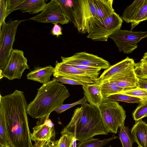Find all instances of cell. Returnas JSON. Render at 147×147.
Returning a JSON list of instances; mask_svg holds the SVG:
<instances>
[{
	"mask_svg": "<svg viewBox=\"0 0 147 147\" xmlns=\"http://www.w3.org/2000/svg\"><path fill=\"white\" fill-rule=\"evenodd\" d=\"M118 137L113 135L112 137L108 139L101 140L93 138L87 140L80 142L76 147H102L109 143V141L117 138Z\"/></svg>",
	"mask_w": 147,
	"mask_h": 147,
	"instance_id": "cb8c5ba5",
	"label": "cell"
},
{
	"mask_svg": "<svg viewBox=\"0 0 147 147\" xmlns=\"http://www.w3.org/2000/svg\"><path fill=\"white\" fill-rule=\"evenodd\" d=\"M28 20L54 24L59 23L63 25L69 22L56 0L51 1L40 13Z\"/></svg>",
	"mask_w": 147,
	"mask_h": 147,
	"instance_id": "8fae6325",
	"label": "cell"
},
{
	"mask_svg": "<svg viewBox=\"0 0 147 147\" xmlns=\"http://www.w3.org/2000/svg\"><path fill=\"white\" fill-rule=\"evenodd\" d=\"M23 20L4 22L0 30V70H3L10 56L18 25Z\"/></svg>",
	"mask_w": 147,
	"mask_h": 147,
	"instance_id": "52a82bcc",
	"label": "cell"
},
{
	"mask_svg": "<svg viewBox=\"0 0 147 147\" xmlns=\"http://www.w3.org/2000/svg\"><path fill=\"white\" fill-rule=\"evenodd\" d=\"M98 108L107 133L116 134L118 128L124 125L126 112L117 101L103 98Z\"/></svg>",
	"mask_w": 147,
	"mask_h": 147,
	"instance_id": "277c9868",
	"label": "cell"
},
{
	"mask_svg": "<svg viewBox=\"0 0 147 147\" xmlns=\"http://www.w3.org/2000/svg\"><path fill=\"white\" fill-rule=\"evenodd\" d=\"M47 4L45 0H25L15 10H20L23 13L36 14L42 11Z\"/></svg>",
	"mask_w": 147,
	"mask_h": 147,
	"instance_id": "d6986e66",
	"label": "cell"
},
{
	"mask_svg": "<svg viewBox=\"0 0 147 147\" xmlns=\"http://www.w3.org/2000/svg\"><path fill=\"white\" fill-rule=\"evenodd\" d=\"M51 33L53 35H56L57 37H58L62 34L61 27L57 24H54L51 30Z\"/></svg>",
	"mask_w": 147,
	"mask_h": 147,
	"instance_id": "74e56055",
	"label": "cell"
},
{
	"mask_svg": "<svg viewBox=\"0 0 147 147\" xmlns=\"http://www.w3.org/2000/svg\"><path fill=\"white\" fill-rule=\"evenodd\" d=\"M101 92L104 99L113 94L119 93L123 90L115 83L107 81L101 84Z\"/></svg>",
	"mask_w": 147,
	"mask_h": 147,
	"instance_id": "7402d4cb",
	"label": "cell"
},
{
	"mask_svg": "<svg viewBox=\"0 0 147 147\" xmlns=\"http://www.w3.org/2000/svg\"><path fill=\"white\" fill-rule=\"evenodd\" d=\"M71 147H72V146H71Z\"/></svg>",
	"mask_w": 147,
	"mask_h": 147,
	"instance_id": "ee69618b",
	"label": "cell"
},
{
	"mask_svg": "<svg viewBox=\"0 0 147 147\" xmlns=\"http://www.w3.org/2000/svg\"><path fill=\"white\" fill-rule=\"evenodd\" d=\"M147 100V91L145 89L138 87L130 90H123L120 92Z\"/></svg>",
	"mask_w": 147,
	"mask_h": 147,
	"instance_id": "f546056e",
	"label": "cell"
},
{
	"mask_svg": "<svg viewBox=\"0 0 147 147\" xmlns=\"http://www.w3.org/2000/svg\"><path fill=\"white\" fill-rule=\"evenodd\" d=\"M145 0H135L125 8L123 13L122 19L127 23H131Z\"/></svg>",
	"mask_w": 147,
	"mask_h": 147,
	"instance_id": "44dd1931",
	"label": "cell"
},
{
	"mask_svg": "<svg viewBox=\"0 0 147 147\" xmlns=\"http://www.w3.org/2000/svg\"><path fill=\"white\" fill-rule=\"evenodd\" d=\"M123 22L121 18L115 12L104 19L94 18L87 37L95 41L107 42L110 36L121 29Z\"/></svg>",
	"mask_w": 147,
	"mask_h": 147,
	"instance_id": "5b68a950",
	"label": "cell"
},
{
	"mask_svg": "<svg viewBox=\"0 0 147 147\" xmlns=\"http://www.w3.org/2000/svg\"><path fill=\"white\" fill-rule=\"evenodd\" d=\"M107 99L116 101L139 104L144 101H146L140 98L121 93H118L111 95L108 96Z\"/></svg>",
	"mask_w": 147,
	"mask_h": 147,
	"instance_id": "d4e9b609",
	"label": "cell"
},
{
	"mask_svg": "<svg viewBox=\"0 0 147 147\" xmlns=\"http://www.w3.org/2000/svg\"><path fill=\"white\" fill-rule=\"evenodd\" d=\"M138 86L145 89L147 91V79L138 78Z\"/></svg>",
	"mask_w": 147,
	"mask_h": 147,
	"instance_id": "f35d334b",
	"label": "cell"
},
{
	"mask_svg": "<svg viewBox=\"0 0 147 147\" xmlns=\"http://www.w3.org/2000/svg\"><path fill=\"white\" fill-rule=\"evenodd\" d=\"M140 62L143 63H147V52L144 54Z\"/></svg>",
	"mask_w": 147,
	"mask_h": 147,
	"instance_id": "ab89813d",
	"label": "cell"
},
{
	"mask_svg": "<svg viewBox=\"0 0 147 147\" xmlns=\"http://www.w3.org/2000/svg\"><path fill=\"white\" fill-rule=\"evenodd\" d=\"M7 0H0V30L6 18L8 15L7 8Z\"/></svg>",
	"mask_w": 147,
	"mask_h": 147,
	"instance_id": "836d02e7",
	"label": "cell"
},
{
	"mask_svg": "<svg viewBox=\"0 0 147 147\" xmlns=\"http://www.w3.org/2000/svg\"><path fill=\"white\" fill-rule=\"evenodd\" d=\"M134 70L139 78L147 79V65L140 62L134 64Z\"/></svg>",
	"mask_w": 147,
	"mask_h": 147,
	"instance_id": "1f68e13d",
	"label": "cell"
},
{
	"mask_svg": "<svg viewBox=\"0 0 147 147\" xmlns=\"http://www.w3.org/2000/svg\"><path fill=\"white\" fill-rule=\"evenodd\" d=\"M143 64H146V65H147V63H143Z\"/></svg>",
	"mask_w": 147,
	"mask_h": 147,
	"instance_id": "60d3db41",
	"label": "cell"
},
{
	"mask_svg": "<svg viewBox=\"0 0 147 147\" xmlns=\"http://www.w3.org/2000/svg\"><path fill=\"white\" fill-rule=\"evenodd\" d=\"M84 94L89 104L98 107L103 98L101 92V84L96 81L95 83L83 85Z\"/></svg>",
	"mask_w": 147,
	"mask_h": 147,
	"instance_id": "2e32d148",
	"label": "cell"
},
{
	"mask_svg": "<svg viewBox=\"0 0 147 147\" xmlns=\"http://www.w3.org/2000/svg\"><path fill=\"white\" fill-rule=\"evenodd\" d=\"M73 14L74 26L82 34L89 33L92 19H99L94 0H73Z\"/></svg>",
	"mask_w": 147,
	"mask_h": 147,
	"instance_id": "8992f818",
	"label": "cell"
},
{
	"mask_svg": "<svg viewBox=\"0 0 147 147\" xmlns=\"http://www.w3.org/2000/svg\"><path fill=\"white\" fill-rule=\"evenodd\" d=\"M134 60L128 57L106 69L98 78L97 82L101 84L113 76L122 72L134 66Z\"/></svg>",
	"mask_w": 147,
	"mask_h": 147,
	"instance_id": "9a60e30c",
	"label": "cell"
},
{
	"mask_svg": "<svg viewBox=\"0 0 147 147\" xmlns=\"http://www.w3.org/2000/svg\"><path fill=\"white\" fill-rule=\"evenodd\" d=\"M54 68L51 65L45 67H37L27 74V79L43 84H45L50 81Z\"/></svg>",
	"mask_w": 147,
	"mask_h": 147,
	"instance_id": "ac0fdd59",
	"label": "cell"
},
{
	"mask_svg": "<svg viewBox=\"0 0 147 147\" xmlns=\"http://www.w3.org/2000/svg\"><path fill=\"white\" fill-rule=\"evenodd\" d=\"M53 75L55 77H62L70 78L82 83L84 85L94 84L98 78L87 72L71 65L56 61Z\"/></svg>",
	"mask_w": 147,
	"mask_h": 147,
	"instance_id": "30bf717a",
	"label": "cell"
},
{
	"mask_svg": "<svg viewBox=\"0 0 147 147\" xmlns=\"http://www.w3.org/2000/svg\"><path fill=\"white\" fill-rule=\"evenodd\" d=\"M25 0H7V8L8 15Z\"/></svg>",
	"mask_w": 147,
	"mask_h": 147,
	"instance_id": "e575fe53",
	"label": "cell"
},
{
	"mask_svg": "<svg viewBox=\"0 0 147 147\" xmlns=\"http://www.w3.org/2000/svg\"><path fill=\"white\" fill-rule=\"evenodd\" d=\"M131 135L139 146L147 147V124L142 119L135 121L131 130Z\"/></svg>",
	"mask_w": 147,
	"mask_h": 147,
	"instance_id": "e0dca14e",
	"label": "cell"
},
{
	"mask_svg": "<svg viewBox=\"0 0 147 147\" xmlns=\"http://www.w3.org/2000/svg\"><path fill=\"white\" fill-rule=\"evenodd\" d=\"M59 4L65 16L69 21L73 23V0H56Z\"/></svg>",
	"mask_w": 147,
	"mask_h": 147,
	"instance_id": "4316f807",
	"label": "cell"
},
{
	"mask_svg": "<svg viewBox=\"0 0 147 147\" xmlns=\"http://www.w3.org/2000/svg\"><path fill=\"white\" fill-rule=\"evenodd\" d=\"M119 128V136L122 144V147H132L134 141L130 136L128 127L124 125Z\"/></svg>",
	"mask_w": 147,
	"mask_h": 147,
	"instance_id": "484cf974",
	"label": "cell"
},
{
	"mask_svg": "<svg viewBox=\"0 0 147 147\" xmlns=\"http://www.w3.org/2000/svg\"><path fill=\"white\" fill-rule=\"evenodd\" d=\"M61 58L62 62L70 65H81L101 69H107L111 66L109 62L103 58L85 52L76 53L70 57L61 56Z\"/></svg>",
	"mask_w": 147,
	"mask_h": 147,
	"instance_id": "7c38bea8",
	"label": "cell"
},
{
	"mask_svg": "<svg viewBox=\"0 0 147 147\" xmlns=\"http://www.w3.org/2000/svg\"><path fill=\"white\" fill-rule=\"evenodd\" d=\"M87 100L84 96L82 99L75 102L70 104H63L55 109L54 111L58 114H61L66 110L78 105H82L87 102Z\"/></svg>",
	"mask_w": 147,
	"mask_h": 147,
	"instance_id": "d6a6232c",
	"label": "cell"
},
{
	"mask_svg": "<svg viewBox=\"0 0 147 147\" xmlns=\"http://www.w3.org/2000/svg\"><path fill=\"white\" fill-rule=\"evenodd\" d=\"M76 129V140L84 141L98 135H107L98 107L87 102L76 109L68 124L65 127Z\"/></svg>",
	"mask_w": 147,
	"mask_h": 147,
	"instance_id": "3957f363",
	"label": "cell"
},
{
	"mask_svg": "<svg viewBox=\"0 0 147 147\" xmlns=\"http://www.w3.org/2000/svg\"><path fill=\"white\" fill-rule=\"evenodd\" d=\"M61 136L57 140L55 147H71L72 146L74 132L65 127L61 132Z\"/></svg>",
	"mask_w": 147,
	"mask_h": 147,
	"instance_id": "603a6c76",
	"label": "cell"
},
{
	"mask_svg": "<svg viewBox=\"0 0 147 147\" xmlns=\"http://www.w3.org/2000/svg\"><path fill=\"white\" fill-rule=\"evenodd\" d=\"M28 104L24 92L16 90L12 94L0 95V111L5 119L7 145L32 147L26 112Z\"/></svg>",
	"mask_w": 147,
	"mask_h": 147,
	"instance_id": "6da1fadb",
	"label": "cell"
},
{
	"mask_svg": "<svg viewBox=\"0 0 147 147\" xmlns=\"http://www.w3.org/2000/svg\"><path fill=\"white\" fill-rule=\"evenodd\" d=\"M147 37V31L135 32L120 29L109 38L113 40L119 52L128 54L137 48V43L141 39Z\"/></svg>",
	"mask_w": 147,
	"mask_h": 147,
	"instance_id": "ba28073f",
	"label": "cell"
},
{
	"mask_svg": "<svg viewBox=\"0 0 147 147\" xmlns=\"http://www.w3.org/2000/svg\"><path fill=\"white\" fill-rule=\"evenodd\" d=\"M139 147V146H138V147Z\"/></svg>",
	"mask_w": 147,
	"mask_h": 147,
	"instance_id": "7bdbcfd3",
	"label": "cell"
},
{
	"mask_svg": "<svg viewBox=\"0 0 147 147\" xmlns=\"http://www.w3.org/2000/svg\"><path fill=\"white\" fill-rule=\"evenodd\" d=\"M49 116L39 119L36 122V125L33 128V131L31 133V140L35 142L55 139L54 125L49 118Z\"/></svg>",
	"mask_w": 147,
	"mask_h": 147,
	"instance_id": "4fadbf2b",
	"label": "cell"
},
{
	"mask_svg": "<svg viewBox=\"0 0 147 147\" xmlns=\"http://www.w3.org/2000/svg\"><path fill=\"white\" fill-rule=\"evenodd\" d=\"M109 147H112L111 145Z\"/></svg>",
	"mask_w": 147,
	"mask_h": 147,
	"instance_id": "b9f144b4",
	"label": "cell"
},
{
	"mask_svg": "<svg viewBox=\"0 0 147 147\" xmlns=\"http://www.w3.org/2000/svg\"><path fill=\"white\" fill-rule=\"evenodd\" d=\"M138 79L135 73L134 65L122 72L113 76L105 82H114L125 90L138 87Z\"/></svg>",
	"mask_w": 147,
	"mask_h": 147,
	"instance_id": "5bb4252c",
	"label": "cell"
},
{
	"mask_svg": "<svg viewBox=\"0 0 147 147\" xmlns=\"http://www.w3.org/2000/svg\"><path fill=\"white\" fill-rule=\"evenodd\" d=\"M27 59L21 50L13 49L4 68L0 70L3 77L10 80L20 79L25 69H29Z\"/></svg>",
	"mask_w": 147,
	"mask_h": 147,
	"instance_id": "9c48e42d",
	"label": "cell"
},
{
	"mask_svg": "<svg viewBox=\"0 0 147 147\" xmlns=\"http://www.w3.org/2000/svg\"><path fill=\"white\" fill-rule=\"evenodd\" d=\"M53 80H55L58 82H59L63 84H67L72 85H84L83 84L78 81L64 77H54L53 78Z\"/></svg>",
	"mask_w": 147,
	"mask_h": 147,
	"instance_id": "8d00e7d4",
	"label": "cell"
},
{
	"mask_svg": "<svg viewBox=\"0 0 147 147\" xmlns=\"http://www.w3.org/2000/svg\"><path fill=\"white\" fill-rule=\"evenodd\" d=\"M70 95L64 85L52 80L38 89L36 97L28 105L27 113L35 119L45 117L63 105Z\"/></svg>",
	"mask_w": 147,
	"mask_h": 147,
	"instance_id": "7a4b0ae2",
	"label": "cell"
},
{
	"mask_svg": "<svg viewBox=\"0 0 147 147\" xmlns=\"http://www.w3.org/2000/svg\"><path fill=\"white\" fill-rule=\"evenodd\" d=\"M113 0H94L97 16L99 19L107 18L113 13Z\"/></svg>",
	"mask_w": 147,
	"mask_h": 147,
	"instance_id": "ffe728a7",
	"label": "cell"
},
{
	"mask_svg": "<svg viewBox=\"0 0 147 147\" xmlns=\"http://www.w3.org/2000/svg\"><path fill=\"white\" fill-rule=\"evenodd\" d=\"M147 20V0H145L134 19L131 23V31L141 22Z\"/></svg>",
	"mask_w": 147,
	"mask_h": 147,
	"instance_id": "83f0119b",
	"label": "cell"
},
{
	"mask_svg": "<svg viewBox=\"0 0 147 147\" xmlns=\"http://www.w3.org/2000/svg\"><path fill=\"white\" fill-rule=\"evenodd\" d=\"M7 144L5 119L3 113L0 111V145L5 146Z\"/></svg>",
	"mask_w": 147,
	"mask_h": 147,
	"instance_id": "4dcf8cb0",
	"label": "cell"
},
{
	"mask_svg": "<svg viewBox=\"0 0 147 147\" xmlns=\"http://www.w3.org/2000/svg\"><path fill=\"white\" fill-rule=\"evenodd\" d=\"M55 139L49 140L36 141L32 147H55L57 143Z\"/></svg>",
	"mask_w": 147,
	"mask_h": 147,
	"instance_id": "d590c367",
	"label": "cell"
},
{
	"mask_svg": "<svg viewBox=\"0 0 147 147\" xmlns=\"http://www.w3.org/2000/svg\"><path fill=\"white\" fill-rule=\"evenodd\" d=\"M134 120L138 121L147 117V100L139 103L138 106L132 113Z\"/></svg>",
	"mask_w": 147,
	"mask_h": 147,
	"instance_id": "f1b7e54d",
	"label": "cell"
}]
</instances>
